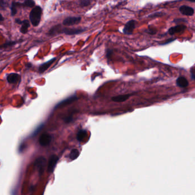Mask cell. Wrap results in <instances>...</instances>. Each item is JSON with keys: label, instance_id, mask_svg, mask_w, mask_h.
I'll use <instances>...</instances> for the list:
<instances>
[{"label": "cell", "instance_id": "obj_14", "mask_svg": "<svg viewBox=\"0 0 195 195\" xmlns=\"http://www.w3.org/2000/svg\"><path fill=\"white\" fill-rule=\"evenodd\" d=\"M131 96V94H128L125 95H119L117 96H115L112 98V101L116 102V103H121L124 102L128 100L129 97Z\"/></svg>", "mask_w": 195, "mask_h": 195}, {"label": "cell", "instance_id": "obj_4", "mask_svg": "<svg viewBox=\"0 0 195 195\" xmlns=\"http://www.w3.org/2000/svg\"><path fill=\"white\" fill-rule=\"evenodd\" d=\"M59 160V157L56 154H52L50 158L48 164L47 171L48 173H53L56 167V164Z\"/></svg>", "mask_w": 195, "mask_h": 195}, {"label": "cell", "instance_id": "obj_17", "mask_svg": "<svg viewBox=\"0 0 195 195\" xmlns=\"http://www.w3.org/2000/svg\"><path fill=\"white\" fill-rule=\"evenodd\" d=\"M87 131L85 129H80L77 134V139L78 141H82L85 137Z\"/></svg>", "mask_w": 195, "mask_h": 195}, {"label": "cell", "instance_id": "obj_5", "mask_svg": "<svg viewBox=\"0 0 195 195\" xmlns=\"http://www.w3.org/2000/svg\"><path fill=\"white\" fill-rule=\"evenodd\" d=\"M81 21L80 17H68L66 18L63 22V25L65 26H72L78 24Z\"/></svg>", "mask_w": 195, "mask_h": 195}, {"label": "cell", "instance_id": "obj_24", "mask_svg": "<svg viewBox=\"0 0 195 195\" xmlns=\"http://www.w3.org/2000/svg\"><path fill=\"white\" fill-rule=\"evenodd\" d=\"M188 21L185 18H176L174 20V22L176 24H180V23H185Z\"/></svg>", "mask_w": 195, "mask_h": 195}, {"label": "cell", "instance_id": "obj_12", "mask_svg": "<svg viewBox=\"0 0 195 195\" xmlns=\"http://www.w3.org/2000/svg\"><path fill=\"white\" fill-rule=\"evenodd\" d=\"M56 60V58H53L50 60L48 61L41 64L38 68V72L40 73H43L44 72H45L49 68V67L51 66V65Z\"/></svg>", "mask_w": 195, "mask_h": 195}, {"label": "cell", "instance_id": "obj_22", "mask_svg": "<svg viewBox=\"0 0 195 195\" xmlns=\"http://www.w3.org/2000/svg\"><path fill=\"white\" fill-rule=\"evenodd\" d=\"M146 33H148V34H150V35H155L157 32V30L156 29H155L154 28H152L151 27H149V28L146 30Z\"/></svg>", "mask_w": 195, "mask_h": 195}, {"label": "cell", "instance_id": "obj_2", "mask_svg": "<svg viewBox=\"0 0 195 195\" xmlns=\"http://www.w3.org/2000/svg\"><path fill=\"white\" fill-rule=\"evenodd\" d=\"M42 15V9L40 7L37 6L34 7L29 14V19L33 26L37 27L41 21Z\"/></svg>", "mask_w": 195, "mask_h": 195}, {"label": "cell", "instance_id": "obj_13", "mask_svg": "<svg viewBox=\"0 0 195 195\" xmlns=\"http://www.w3.org/2000/svg\"><path fill=\"white\" fill-rule=\"evenodd\" d=\"M176 85L180 88H186L189 85L188 80L183 76L179 77L176 80Z\"/></svg>", "mask_w": 195, "mask_h": 195}, {"label": "cell", "instance_id": "obj_30", "mask_svg": "<svg viewBox=\"0 0 195 195\" xmlns=\"http://www.w3.org/2000/svg\"><path fill=\"white\" fill-rule=\"evenodd\" d=\"M42 128V126H40V128H39L38 129H37V130H35V133H34V134H33V135L35 136V135L37 133H38L39 132V131H40V129H41Z\"/></svg>", "mask_w": 195, "mask_h": 195}, {"label": "cell", "instance_id": "obj_7", "mask_svg": "<svg viewBox=\"0 0 195 195\" xmlns=\"http://www.w3.org/2000/svg\"><path fill=\"white\" fill-rule=\"evenodd\" d=\"M52 141V136L48 133H44L39 139V143L41 146H48Z\"/></svg>", "mask_w": 195, "mask_h": 195}, {"label": "cell", "instance_id": "obj_18", "mask_svg": "<svg viewBox=\"0 0 195 195\" xmlns=\"http://www.w3.org/2000/svg\"><path fill=\"white\" fill-rule=\"evenodd\" d=\"M80 154V152L77 149H73L69 154V158L72 160H74L76 159Z\"/></svg>", "mask_w": 195, "mask_h": 195}, {"label": "cell", "instance_id": "obj_19", "mask_svg": "<svg viewBox=\"0 0 195 195\" xmlns=\"http://www.w3.org/2000/svg\"><path fill=\"white\" fill-rule=\"evenodd\" d=\"M18 7V2H13L10 7L11 10V14L12 16H15L17 12V8Z\"/></svg>", "mask_w": 195, "mask_h": 195}, {"label": "cell", "instance_id": "obj_29", "mask_svg": "<svg viewBox=\"0 0 195 195\" xmlns=\"http://www.w3.org/2000/svg\"><path fill=\"white\" fill-rule=\"evenodd\" d=\"M191 77L193 80H194L195 78V71L194 69H192L191 70Z\"/></svg>", "mask_w": 195, "mask_h": 195}, {"label": "cell", "instance_id": "obj_3", "mask_svg": "<svg viewBox=\"0 0 195 195\" xmlns=\"http://www.w3.org/2000/svg\"><path fill=\"white\" fill-rule=\"evenodd\" d=\"M46 165H47V160L43 156H40L37 158L34 162L35 167L36 168L40 175L43 174L44 170L45 169Z\"/></svg>", "mask_w": 195, "mask_h": 195}, {"label": "cell", "instance_id": "obj_15", "mask_svg": "<svg viewBox=\"0 0 195 195\" xmlns=\"http://www.w3.org/2000/svg\"><path fill=\"white\" fill-rule=\"evenodd\" d=\"M35 2L34 0H25L23 3L18 2L19 7H35Z\"/></svg>", "mask_w": 195, "mask_h": 195}, {"label": "cell", "instance_id": "obj_8", "mask_svg": "<svg viewBox=\"0 0 195 195\" xmlns=\"http://www.w3.org/2000/svg\"><path fill=\"white\" fill-rule=\"evenodd\" d=\"M187 29V26L184 25H177L173 27L169 28L168 33L170 35H174L176 33L183 32Z\"/></svg>", "mask_w": 195, "mask_h": 195}, {"label": "cell", "instance_id": "obj_20", "mask_svg": "<svg viewBox=\"0 0 195 195\" xmlns=\"http://www.w3.org/2000/svg\"><path fill=\"white\" fill-rule=\"evenodd\" d=\"M80 4L83 7H87L91 4V0H80Z\"/></svg>", "mask_w": 195, "mask_h": 195}, {"label": "cell", "instance_id": "obj_21", "mask_svg": "<svg viewBox=\"0 0 195 195\" xmlns=\"http://www.w3.org/2000/svg\"><path fill=\"white\" fill-rule=\"evenodd\" d=\"M176 40V38H169L167 40L163 41L161 43H159V45H168L171 42H174V41H175Z\"/></svg>", "mask_w": 195, "mask_h": 195}, {"label": "cell", "instance_id": "obj_16", "mask_svg": "<svg viewBox=\"0 0 195 195\" xmlns=\"http://www.w3.org/2000/svg\"><path fill=\"white\" fill-rule=\"evenodd\" d=\"M30 27L29 22L27 20H25L24 21H22L21 23V27L20 29V32L22 34H25L27 33L28 30V28Z\"/></svg>", "mask_w": 195, "mask_h": 195}, {"label": "cell", "instance_id": "obj_11", "mask_svg": "<svg viewBox=\"0 0 195 195\" xmlns=\"http://www.w3.org/2000/svg\"><path fill=\"white\" fill-rule=\"evenodd\" d=\"M7 82L10 84H15L20 80V76L16 73H11L7 75Z\"/></svg>", "mask_w": 195, "mask_h": 195}, {"label": "cell", "instance_id": "obj_33", "mask_svg": "<svg viewBox=\"0 0 195 195\" xmlns=\"http://www.w3.org/2000/svg\"><path fill=\"white\" fill-rule=\"evenodd\" d=\"M187 1H191V2H195V0H187Z\"/></svg>", "mask_w": 195, "mask_h": 195}, {"label": "cell", "instance_id": "obj_10", "mask_svg": "<svg viewBox=\"0 0 195 195\" xmlns=\"http://www.w3.org/2000/svg\"><path fill=\"white\" fill-rule=\"evenodd\" d=\"M179 11L181 14L185 16H191L194 14V9L192 7L187 5H182L179 8Z\"/></svg>", "mask_w": 195, "mask_h": 195}, {"label": "cell", "instance_id": "obj_9", "mask_svg": "<svg viewBox=\"0 0 195 195\" xmlns=\"http://www.w3.org/2000/svg\"><path fill=\"white\" fill-rule=\"evenodd\" d=\"M76 100H77V97L76 96H71L70 98H67L65 100H64L58 103L55 106V109L60 108V107H63V106H66L67 105L70 104L76 101Z\"/></svg>", "mask_w": 195, "mask_h": 195}, {"label": "cell", "instance_id": "obj_32", "mask_svg": "<svg viewBox=\"0 0 195 195\" xmlns=\"http://www.w3.org/2000/svg\"><path fill=\"white\" fill-rule=\"evenodd\" d=\"M4 18L3 17V16H2V14L0 13V22L4 21Z\"/></svg>", "mask_w": 195, "mask_h": 195}, {"label": "cell", "instance_id": "obj_28", "mask_svg": "<svg viewBox=\"0 0 195 195\" xmlns=\"http://www.w3.org/2000/svg\"><path fill=\"white\" fill-rule=\"evenodd\" d=\"M5 7V0H0V7L4 8Z\"/></svg>", "mask_w": 195, "mask_h": 195}, {"label": "cell", "instance_id": "obj_23", "mask_svg": "<svg viewBox=\"0 0 195 195\" xmlns=\"http://www.w3.org/2000/svg\"><path fill=\"white\" fill-rule=\"evenodd\" d=\"M16 43H17L16 41H9V42H6L4 45H2L1 47L2 48H7L9 47H12V46L14 45V44H16Z\"/></svg>", "mask_w": 195, "mask_h": 195}, {"label": "cell", "instance_id": "obj_25", "mask_svg": "<svg viewBox=\"0 0 195 195\" xmlns=\"http://www.w3.org/2000/svg\"><path fill=\"white\" fill-rule=\"evenodd\" d=\"M162 13L161 12H156V13H154V14H151L150 16H149V18H154L156 17H161L162 16Z\"/></svg>", "mask_w": 195, "mask_h": 195}, {"label": "cell", "instance_id": "obj_1", "mask_svg": "<svg viewBox=\"0 0 195 195\" xmlns=\"http://www.w3.org/2000/svg\"><path fill=\"white\" fill-rule=\"evenodd\" d=\"M85 30L84 29H78V28H63L60 25H56L55 27L51 28L48 32L49 35H55L57 34L64 33L66 35H78L82 33Z\"/></svg>", "mask_w": 195, "mask_h": 195}, {"label": "cell", "instance_id": "obj_27", "mask_svg": "<svg viewBox=\"0 0 195 195\" xmlns=\"http://www.w3.org/2000/svg\"><path fill=\"white\" fill-rule=\"evenodd\" d=\"M72 120H73V117H72V116H69V117H66V118L65 119V120H64V121H65V123H70V122L72 121Z\"/></svg>", "mask_w": 195, "mask_h": 195}, {"label": "cell", "instance_id": "obj_26", "mask_svg": "<svg viewBox=\"0 0 195 195\" xmlns=\"http://www.w3.org/2000/svg\"><path fill=\"white\" fill-rule=\"evenodd\" d=\"M112 53H113V50H112V49H108V51L106 52V57H107V58L108 59L110 58Z\"/></svg>", "mask_w": 195, "mask_h": 195}, {"label": "cell", "instance_id": "obj_6", "mask_svg": "<svg viewBox=\"0 0 195 195\" xmlns=\"http://www.w3.org/2000/svg\"><path fill=\"white\" fill-rule=\"evenodd\" d=\"M136 27V21L134 20H131L126 23L123 32L124 34L127 35H132L133 32Z\"/></svg>", "mask_w": 195, "mask_h": 195}, {"label": "cell", "instance_id": "obj_31", "mask_svg": "<svg viewBox=\"0 0 195 195\" xmlns=\"http://www.w3.org/2000/svg\"><path fill=\"white\" fill-rule=\"evenodd\" d=\"M15 22H16L17 24H21V23H22V21L20 20V19H18V18H17V19H16Z\"/></svg>", "mask_w": 195, "mask_h": 195}]
</instances>
